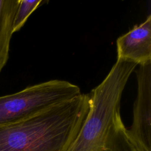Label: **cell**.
Returning a JSON list of instances; mask_svg holds the SVG:
<instances>
[{"label":"cell","mask_w":151,"mask_h":151,"mask_svg":"<svg viewBox=\"0 0 151 151\" xmlns=\"http://www.w3.org/2000/svg\"><path fill=\"white\" fill-rule=\"evenodd\" d=\"M137 65L117 59L106 78L89 94L87 117L66 151H104L110 129L120 113L123 91Z\"/></svg>","instance_id":"obj_1"},{"label":"cell","mask_w":151,"mask_h":151,"mask_svg":"<svg viewBox=\"0 0 151 151\" xmlns=\"http://www.w3.org/2000/svg\"><path fill=\"white\" fill-rule=\"evenodd\" d=\"M80 94L77 85L65 80H52L1 96L0 124L22 120Z\"/></svg>","instance_id":"obj_2"},{"label":"cell","mask_w":151,"mask_h":151,"mask_svg":"<svg viewBox=\"0 0 151 151\" xmlns=\"http://www.w3.org/2000/svg\"><path fill=\"white\" fill-rule=\"evenodd\" d=\"M54 145L52 126L40 113L0 124V151H52Z\"/></svg>","instance_id":"obj_3"},{"label":"cell","mask_w":151,"mask_h":151,"mask_svg":"<svg viewBox=\"0 0 151 151\" xmlns=\"http://www.w3.org/2000/svg\"><path fill=\"white\" fill-rule=\"evenodd\" d=\"M136 74L137 94L127 133L137 151H151V63L140 65Z\"/></svg>","instance_id":"obj_4"},{"label":"cell","mask_w":151,"mask_h":151,"mask_svg":"<svg viewBox=\"0 0 151 151\" xmlns=\"http://www.w3.org/2000/svg\"><path fill=\"white\" fill-rule=\"evenodd\" d=\"M117 59L142 65L151 63V15L116 41Z\"/></svg>","instance_id":"obj_5"},{"label":"cell","mask_w":151,"mask_h":151,"mask_svg":"<svg viewBox=\"0 0 151 151\" xmlns=\"http://www.w3.org/2000/svg\"><path fill=\"white\" fill-rule=\"evenodd\" d=\"M20 0H0V73L9 58L15 15Z\"/></svg>","instance_id":"obj_6"},{"label":"cell","mask_w":151,"mask_h":151,"mask_svg":"<svg viewBox=\"0 0 151 151\" xmlns=\"http://www.w3.org/2000/svg\"><path fill=\"white\" fill-rule=\"evenodd\" d=\"M104 151H137L130 140L120 113L117 114L110 129Z\"/></svg>","instance_id":"obj_7"},{"label":"cell","mask_w":151,"mask_h":151,"mask_svg":"<svg viewBox=\"0 0 151 151\" xmlns=\"http://www.w3.org/2000/svg\"><path fill=\"white\" fill-rule=\"evenodd\" d=\"M46 2L42 0H20L14 21V33L18 31L24 26L29 15L36 8Z\"/></svg>","instance_id":"obj_8"}]
</instances>
